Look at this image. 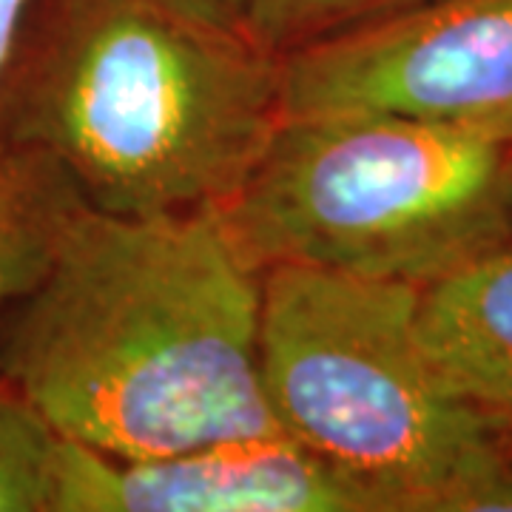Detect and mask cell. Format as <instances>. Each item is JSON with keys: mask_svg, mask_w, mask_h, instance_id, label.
<instances>
[{"mask_svg": "<svg viewBox=\"0 0 512 512\" xmlns=\"http://www.w3.org/2000/svg\"><path fill=\"white\" fill-rule=\"evenodd\" d=\"M458 512H512V458L507 456L498 467L478 481L464 495Z\"/></svg>", "mask_w": 512, "mask_h": 512, "instance_id": "11", "label": "cell"}, {"mask_svg": "<svg viewBox=\"0 0 512 512\" xmlns=\"http://www.w3.org/2000/svg\"><path fill=\"white\" fill-rule=\"evenodd\" d=\"M60 436L0 379V512H52Z\"/></svg>", "mask_w": 512, "mask_h": 512, "instance_id": "9", "label": "cell"}, {"mask_svg": "<svg viewBox=\"0 0 512 512\" xmlns=\"http://www.w3.org/2000/svg\"><path fill=\"white\" fill-rule=\"evenodd\" d=\"M416 325L458 396L512 427V242L421 285Z\"/></svg>", "mask_w": 512, "mask_h": 512, "instance_id": "7", "label": "cell"}, {"mask_svg": "<svg viewBox=\"0 0 512 512\" xmlns=\"http://www.w3.org/2000/svg\"><path fill=\"white\" fill-rule=\"evenodd\" d=\"M282 111H387L512 143V0H419L293 49Z\"/></svg>", "mask_w": 512, "mask_h": 512, "instance_id": "5", "label": "cell"}, {"mask_svg": "<svg viewBox=\"0 0 512 512\" xmlns=\"http://www.w3.org/2000/svg\"><path fill=\"white\" fill-rule=\"evenodd\" d=\"M217 211L259 271L421 288L512 242V143L387 111L282 114Z\"/></svg>", "mask_w": 512, "mask_h": 512, "instance_id": "4", "label": "cell"}, {"mask_svg": "<svg viewBox=\"0 0 512 512\" xmlns=\"http://www.w3.org/2000/svg\"><path fill=\"white\" fill-rule=\"evenodd\" d=\"M80 205V191L52 157L0 140V316L46 274Z\"/></svg>", "mask_w": 512, "mask_h": 512, "instance_id": "8", "label": "cell"}, {"mask_svg": "<svg viewBox=\"0 0 512 512\" xmlns=\"http://www.w3.org/2000/svg\"><path fill=\"white\" fill-rule=\"evenodd\" d=\"M165 3L191 18L245 32V0H165Z\"/></svg>", "mask_w": 512, "mask_h": 512, "instance_id": "13", "label": "cell"}, {"mask_svg": "<svg viewBox=\"0 0 512 512\" xmlns=\"http://www.w3.org/2000/svg\"><path fill=\"white\" fill-rule=\"evenodd\" d=\"M419 288L305 265L262 271L259 370L285 436L379 512H458L510 424L458 396L421 345Z\"/></svg>", "mask_w": 512, "mask_h": 512, "instance_id": "3", "label": "cell"}, {"mask_svg": "<svg viewBox=\"0 0 512 512\" xmlns=\"http://www.w3.org/2000/svg\"><path fill=\"white\" fill-rule=\"evenodd\" d=\"M52 512H379V504L285 433L157 458H111L60 436Z\"/></svg>", "mask_w": 512, "mask_h": 512, "instance_id": "6", "label": "cell"}, {"mask_svg": "<svg viewBox=\"0 0 512 512\" xmlns=\"http://www.w3.org/2000/svg\"><path fill=\"white\" fill-rule=\"evenodd\" d=\"M262 271L217 208L80 205L0 342V379L57 436L157 458L282 433L259 370Z\"/></svg>", "mask_w": 512, "mask_h": 512, "instance_id": "1", "label": "cell"}, {"mask_svg": "<svg viewBox=\"0 0 512 512\" xmlns=\"http://www.w3.org/2000/svg\"><path fill=\"white\" fill-rule=\"evenodd\" d=\"M282 57L165 0H43L0 92V140L120 217L220 208L282 120Z\"/></svg>", "mask_w": 512, "mask_h": 512, "instance_id": "2", "label": "cell"}, {"mask_svg": "<svg viewBox=\"0 0 512 512\" xmlns=\"http://www.w3.org/2000/svg\"><path fill=\"white\" fill-rule=\"evenodd\" d=\"M413 3L419 0H245V32L282 57Z\"/></svg>", "mask_w": 512, "mask_h": 512, "instance_id": "10", "label": "cell"}, {"mask_svg": "<svg viewBox=\"0 0 512 512\" xmlns=\"http://www.w3.org/2000/svg\"><path fill=\"white\" fill-rule=\"evenodd\" d=\"M35 6L37 0H0V92L12 66V57L18 52L20 35L32 18Z\"/></svg>", "mask_w": 512, "mask_h": 512, "instance_id": "12", "label": "cell"}]
</instances>
